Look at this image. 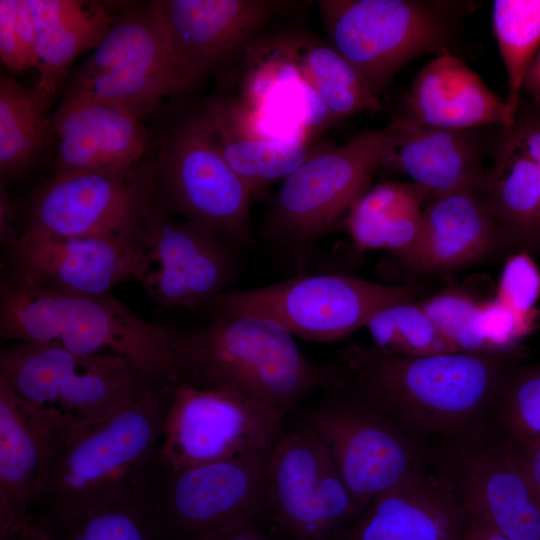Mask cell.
<instances>
[{"mask_svg": "<svg viewBox=\"0 0 540 540\" xmlns=\"http://www.w3.org/2000/svg\"><path fill=\"white\" fill-rule=\"evenodd\" d=\"M523 90L531 97L532 101L540 104V48L529 68Z\"/></svg>", "mask_w": 540, "mask_h": 540, "instance_id": "cell-44", "label": "cell"}, {"mask_svg": "<svg viewBox=\"0 0 540 540\" xmlns=\"http://www.w3.org/2000/svg\"><path fill=\"white\" fill-rule=\"evenodd\" d=\"M438 478L467 518L511 540H540V501L508 444H462L444 457Z\"/></svg>", "mask_w": 540, "mask_h": 540, "instance_id": "cell-18", "label": "cell"}, {"mask_svg": "<svg viewBox=\"0 0 540 540\" xmlns=\"http://www.w3.org/2000/svg\"><path fill=\"white\" fill-rule=\"evenodd\" d=\"M9 281L82 295H105L133 278L132 235L58 237L24 230L7 248Z\"/></svg>", "mask_w": 540, "mask_h": 540, "instance_id": "cell-16", "label": "cell"}, {"mask_svg": "<svg viewBox=\"0 0 540 540\" xmlns=\"http://www.w3.org/2000/svg\"><path fill=\"white\" fill-rule=\"evenodd\" d=\"M54 94L27 88L12 75L0 79L1 183L29 172L55 142L50 106Z\"/></svg>", "mask_w": 540, "mask_h": 540, "instance_id": "cell-29", "label": "cell"}, {"mask_svg": "<svg viewBox=\"0 0 540 540\" xmlns=\"http://www.w3.org/2000/svg\"><path fill=\"white\" fill-rule=\"evenodd\" d=\"M170 387L147 392L104 421L56 424L45 443L32 515L61 520L129 496L156 456Z\"/></svg>", "mask_w": 540, "mask_h": 540, "instance_id": "cell-1", "label": "cell"}, {"mask_svg": "<svg viewBox=\"0 0 540 540\" xmlns=\"http://www.w3.org/2000/svg\"><path fill=\"white\" fill-rule=\"evenodd\" d=\"M533 319L514 311L497 298L482 303L480 331L488 351L495 354L510 348L529 331Z\"/></svg>", "mask_w": 540, "mask_h": 540, "instance_id": "cell-37", "label": "cell"}, {"mask_svg": "<svg viewBox=\"0 0 540 540\" xmlns=\"http://www.w3.org/2000/svg\"><path fill=\"white\" fill-rule=\"evenodd\" d=\"M509 244L484 199L472 188L435 198L417 241L402 255L410 270L430 272L479 261Z\"/></svg>", "mask_w": 540, "mask_h": 540, "instance_id": "cell-21", "label": "cell"}, {"mask_svg": "<svg viewBox=\"0 0 540 540\" xmlns=\"http://www.w3.org/2000/svg\"><path fill=\"white\" fill-rule=\"evenodd\" d=\"M398 115L430 128L507 126L505 100L451 52L438 54L418 72Z\"/></svg>", "mask_w": 540, "mask_h": 540, "instance_id": "cell-23", "label": "cell"}, {"mask_svg": "<svg viewBox=\"0 0 540 540\" xmlns=\"http://www.w3.org/2000/svg\"><path fill=\"white\" fill-rule=\"evenodd\" d=\"M422 307L456 352L490 353L480 331L482 303L463 293L447 291L422 303Z\"/></svg>", "mask_w": 540, "mask_h": 540, "instance_id": "cell-34", "label": "cell"}, {"mask_svg": "<svg viewBox=\"0 0 540 540\" xmlns=\"http://www.w3.org/2000/svg\"><path fill=\"white\" fill-rule=\"evenodd\" d=\"M319 391L305 422L328 450L361 513L374 498L422 471L416 432L351 387L330 383Z\"/></svg>", "mask_w": 540, "mask_h": 540, "instance_id": "cell-8", "label": "cell"}, {"mask_svg": "<svg viewBox=\"0 0 540 540\" xmlns=\"http://www.w3.org/2000/svg\"><path fill=\"white\" fill-rule=\"evenodd\" d=\"M508 445L540 501V440L512 439Z\"/></svg>", "mask_w": 540, "mask_h": 540, "instance_id": "cell-39", "label": "cell"}, {"mask_svg": "<svg viewBox=\"0 0 540 540\" xmlns=\"http://www.w3.org/2000/svg\"><path fill=\"white\" fill-rule=\"evenodd\" d=\"M272 449L187 468L154 458L133 491L167 540H199L229 527L260 523L268 512Z\"/></svg>", "mask_w": 540, "mask_h": 540, "instance_id": "cell-6", "label": "cell"}, {"mask_svg": "<svg viewBox=\"0 0 540 540\" xmlns=\"http://www.w3.org/2000/svg\"><path fill=\"white\" fill-rule=\"evenodd\" d=\"M197 113L217 150L253 194L283 180L320 146L308 137L266 134L253 110L237 99L213 98Z\"/></svg>", "mask_w": 540, "mask_h": 540, "instance_id": "cell-22", "label": "cell"}, {"mask_svg": "<svg viewBox=\"0 0 540 540\" xmlns=\"http://www.w3.org/2000/svg\"><path fill=\"white\" fill-rule=\"evenodd\" d=\"M0 211V239L2 245L9 248L16 242L20 234L17 233L14 226L16 212L13 202L8 198L3 185H1Z\"/></svg>", "mask_w": 540, "mask_h": 540, "instance_id": "cell-41", "label": "cell"}, {"mask_svg": "<svg viewBox=\"0 0 540 540\" xmlns=\"http://www.w3.org/2000/svg\"><path fill=\"white\" fill-rule=\"evenodd\" d=\"M157 206L218 234L229 244L253 241V192L229 167L198 113L177 122L162 138L155 163Z\"/></svg>", "mask_w": 540, "mask_h": 540, "instance_id": "cell-11", "label": "cell"}, {"mask_svg": "<svg viewBox=\"0 0 540 540\" xmlns=\"http://www.w3.org/2000/svg\"><path fill=\"white\" fill-rule=\"evenodd\" d=\"M67 418L24 401L0 379V532L31 516L47 437Z\"/></svg>", "mask_w": 540, "mask_h": 540, "instance_id": "cell-25", "label": "cell"}, {"mask_svg": "<svg viewBox=\"0 0 540 540\" xmlns=\"http://www.w3.org/2000/svg\"><path fill=\"white\" fill-rule=\"evenodd\" d=\"M365 327L373 345L386 352L408 356L456 352L422 304L413 300L380 309Z\"/></svg>", "mask_w": 540, "mask_h": 540, "instance_id": "cell-33", "label": "cell"}, {"mask_svg": "<svg viewBox=\"0 0 540 540\" xmlns=\"http://www.w3.org/2000/svg\"><path fill=\"white\" fill-rule=\"evenodd\" d=\"M287 414L238 394L182 381L171 386L155 458L187 468L272 449Z\"/></svg>", "mask_w": 540, "mask_h": 540, "instance_id": "cell-12", "label": "cell"}, {"mask_svg": "<svg viewBox=\"0 0 540 540\" xmlns=\"http://www.w3.org/2000/svg\"><path fill=\"white\" fill-rule=\"evenodd\" d=\"M0 379L24 401L81 423L109 419L147 392L169 387L120 356L78 353L55 342L3 347Z\"/></svg>", "mask_w": 540, "mask_h": 540, "instance_id": "cell-7", "label": "cell"}, {"mask_svg": "<svg viewBox=\"0 0 540 540\" xmlns=\"http://www.w3.org/2000/svg\"><path fill=\"white\" fill-rule=\"evenodd\" d=\"M36 30L39 80L36 87L55 94L69 65L104 38L117 13L99 2L29 0Z\"/></svg>", "mask_w": 540, "mask_h": 540, "instance_id": "cell-27", "label": "cell"}, {"mask_svg": "<svg viewBox=\"0 0 540 540\" xmlns=\"http://www.w3.org/2000/svg\"><path fill=\"white\" fill-rule=\"evenodd\" d=\"M155 163L51 178L33 197L25 230L58 237L132 235L154 198Z\"/></svg>", "mask_w": 540, "mask_h": 540, "instance_id": "cell-15", "label": "cell"}, {"mask_svg": "<svg viewBox=\"0 0 540 540\" xmlns=\"http://www.w3.org/2000/svg\"><path fill=\"white\" fill-rule=\"evenodd\" d=\"M492 26L506 68L505 100L509 126L517 112L523 84L540 48V0H495Z\"/></svg>", "mask_w": 540, "mask_h": 540, "instance_id": "cell-31", "label": "cell"}, {"mask_svg": "<svg viewBox=\"0 0 540 540\" xmlns=\"http://www.w3.org/2000/svg\"><path fill=\"white\" fill-rule=\"evenodd\" d=\"M199 540H270L260 523L229 527L206 535Z\"/></svg>", "mask_w": 540, "mask_h": 540, "instance_id": "cell-40", "label": "cell"}, {"mask_svg": "<svg viewBox=\"0 0 540 540\" xmlns=\"http://www.w3.org/2000/svg\"><path fill=\"white\" fill-rule=\"evenodd\" d=\"M0 540H23L17 527L0 532Z\"/></svg>", "mask_w": 540, "mask_h": 540, "instance_id": "cell-45", "label": "cell"}, {"mask_svg": "<svg viewBox=\"0 0 540 540\" xmlns=\"http://www.w3.org/2000/svg\"><path fill=\"white\" fill-rule=\"evenodd\" d=\"M540 296V272L527 252L510 257L504 265L497 299L514 311L534 317Z\"/></svg>", "mask_w": 540, "mask_h": 540, "instance_id": "cell-36", "label": "cell"}, {"mask_svg": "<svg viewBox=\"0 0 540 540\" xmlns=\"http://www.w3.org/2000/svg\"><path fill=\"white\" fill-rule=\"evenodd\" d=\"M279 42L314 88L333 122L379 110V98L331 44L300 33L284 35Z\"/></svg>", "mask_w": 540, "mask_h": 540, "instance_id": "cell-30", "label": "cell"}, {"mask_svg": "<svg viewBox=\"0 0 540 540\" xmlns=\"http://www.w3.org/2000/svg\"><path fill=\"white\" fill-rule=\"evenodd\" d=\"M466 519L448 487L421 471L374 498L341 540H455Z\"/></svg>", "mask_w": 540, "mask_h": 540, "instance_id": "cell-24", "label": "cell"}, {"mask_svg": "<svg viewBox=\"0 0 540 540\" xmlns=\"http://www.w3.org/2000/svg\"><path fill=\"white\" fill-rule=\"evenodd\" d=\"M420 193L414 185L395 182L369 187L345 217L354 249L389 250L399 256L406 252L423 227Z\"/></svg>", "mask_w": 540, "mask_h": 540, "instance_id": "cell-28", "label": "cell"}, {"mask_svg": "<svg viewBox=\"0 0 540 540\" xmlns=\"http://www.w3.org/2000/svg\"><path fill=\"white\" fill-rule=\"evenodd\" d=\"M294 4L276 0L157 1L174 61L193 85L245 54L261 29Z\"/></svg>", "mask_w": 540, "mask_h": 540, "instance_id": "cell-17", "label": "cell"}, {"mask_svg": "<svg viewBox=\"0 0 540 540\" xmlns=\"http://www.w3.org/2000/svg\"><path fill=\"white\" fill-rule=\"evenodd\" d=\"M40 522L56 540H167L134 491L83 515Z\"/></svg>", "mask_w": 540, "mask_h": 540, "instance_id": "cell-32", "label": "cell"}, {"mask_svg": "<svg viewBox=\"0 0 540 540\" xmlns=\"http://www.w3.org/2000/svg\"><path fill=\"white\" fill-rule=\"evenodd\" d=\"M202 327H173L183 381L259 401L285 414L328 381L326 365L312 362L294 336L252 315L212 313Z\"/></svg>", "mask_w": 540, "mask_h": 540, "instance_id": "cell-4", "label": "cell"}, {"mask_svg": "<svg viewBox=\"0 0 540 540\" xmlns=\"http://www.w3.org/2000/svg\"><path fill=\"white\" fill-rule=\"evenodd\" d=\"M52 178L119 170L144 160L150 136L142 121L104 103L63 99L51 114Z\"/></svg>", "mask_w": 540, "mask_h": 540, "instance_id": "cell-20", "label": "cell"}, {"mask_svg": "<svg viewBox=\"0 0 540 540\" xmlns=\"http://www.w3.org/2000/svg\"><path fill=\"white\" fill-rule=\"evenodd\" d=\"M493 165L475 188L509 244L538 251L540 226V111L522 99L513 122L499 127Z\"/></svg>", "mask_w": 540, "mask_h": 540, "instance_id": "cell-19", "label": "cell"}, {"mask_svg": "<svg viewBox=\"0 0 540 540\" xmlns=\"http://www.w3.org/2000/svg\"><path fill=\"white\" fill-rule=\"evenodd\" d=\"M399 143L393 122L340 146L320 145L286 176L265 213L260 235L295 273L308 272L318 242L370 187Z\"/></svg>", "mask_w": 540, "mask_h": 540, "instance_id": "cell-5", "label": "cell"}, {"mask_svg": "<svg viewBox=\"0 0 540 540\" xmlns=\"http://www.w3.org/2000/svg\"><path fill=\"white\" fill-rule=\"evenodd\" d=\"M132 240L135 279L159 306L195 310L227 292L236 262L230 244L210 229L178 220L152 201L142 208Z\"/></svg>", "mask_w": 540, "mask_h": 540, "instance_id": "cell-13", "label": "cell"}, {"mask_svg": "<svg viewBox=\"0 0 540 540\" xmlns=\"http://www.w3.org/2000/svg\"><path fill=\"white\" fill-rule=\"evenodd\" d=\"M399 143L385 166L410 177L420 192L435 198L475 189L484 171V145L472 130H450L416 125L400 115L391 120Z\"/></svg>", "mask_w": 540, "mask_h": 540, "instance_id": "cell-26", "label": "cell"}, {"mask_svg": "<svg viewBox=\"0 0 540 540\" xmlns=\"http://www.w3.org/2000/svg\"><path fill=\"white\" fill-rule=\"evenodd\" d=\"M407 285H385L340 273H294L288 279L246 290L227 291L208 306L212 313L271 320L294 337L331 343L361 327L380 309L411 301Z\"/></svg>", "mask_w": 540, "mask_h": 540, "instance_id": "cell-10", "label": "cell"}, {"mask_svg": "<svg viewBox=\"0 0 540 540\" xmlns=\"http://www.w3.org/2000/svg\"><path fill=\"white\" fill-rule=\"evenodd\" d=\"M4 341L55 342L78 353H110L167 386L183 381L173 327L148 322L111 294L82 295L23 286L3 278Z\"/></svg>", "mask_w": 540, "mask_h": 540, "instance_id": "cell-3", "label": "cell"}, {"mask_svg": "<svg viewBox=\"0 0 540 540\" xmlns=\"http://www.w3.org/2000/svg\"><path fill=\"white\" fill-rule=\"evenodd\" d=\"M0 57L11 75L38 66V60L28 53L19 39L9 11L2 0L0 1Z\"/></svg>", "mask_w": 540, "mask_h": 540, "instance_id": "cell-38", "label": "cell"}, {"mask_svg": "<svg viewBox=\"0 0 540 540\" xmlns=\"http://www.w3.org/2000/svg\"><path fill=\"white\" fill-rule=\"evenodd\" d=\"M267 474V516L292 540H341L361 514L328 450L305 421L275 444Z\"/></svg>", "mask_w": 540, "mask_h": 540, "instance_id": "cell-14", "label": "cell"}, {"mask_svg": "<svg viewBox=\"0 0 540 540\" xmlns=\"http://www.w3.org/2000/svg\"><path fill=\"white\" fill-rule=\"evenodd\" d=\"M497 399L514 440H540V366L507 373Z\"/></svg>", "mask_w": 540, "mask_h": 540, "instance_id": "cell-35", "label": "cell"}, {"mask_svg": "<svg viewBox=\"0 0 540 540\" xmlns=\"http://www.w3.org/2000/svg\"><path fill=\"white\" fill-rule=\"evenodd\" d=\"M455 540H511L499 531L477 520L467 518Z\"/></svg>", "mask_w": 540, "mask_h": 540, "instance_id": "cell-42", "label": "cell"}, {"mask_svg": "<svg viewBox=\"0 0 540 540\" xmlns=\"http://www.w3.org/2000/svg\"><path fill=\"white\" fill-rule=\"evenodd\" d=\"M332 47L379 95L410 61L452 52L446 5L417 0H319Z\"/></svg>", "mask_w": 540, "mask_h": 540, "instance_id": "cell-9", "label": "cell"}, {"mask_svg": "<svg viewBox=\"0 0 540 540\" xmlns=\"http://www.w3.org/2000/svg\"><path fill=\"white\" fill-rule=\"evenodd\" d=\"M17 528L23 540H56L48 528L32 514Z\"/></svg>", "mask_w": 540, "mask_h": 540, "instance_id": "cell-43", "label": "cell"}, {"mask_svg": "<svg viewBox=\"0 0 540 540\" xmlns=\"http://www.w3.org/2000/svg\"><path fill=\"white\" fill-rule=\"evenodd\" d=\"M328 383L351 387L417 434H454L493 403L506 371L490 353L408 356L352 344L326 363Z\"/></svg>", "mask_w": 540, "mask_h": 540, "instance_id": "cell-2", "label": "cell"}]
</instances>
